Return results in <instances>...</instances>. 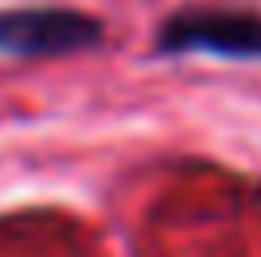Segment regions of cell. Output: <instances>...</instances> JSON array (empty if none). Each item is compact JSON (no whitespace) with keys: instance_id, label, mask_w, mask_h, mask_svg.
<instances>
[{"instance_id":"2","label":"cell","mask_w":261,"mask_h":257,"mask_svg":"<svg viewBox=\"0 0 261 257\" xmlns=\"http://www.w3.org/2000/svg\"><path fill=\"white\" fill-rule=\"evenodd\" d=\"M103 39V26L73 9H9L0 13V52L5 56H64Z\"/></svg>"},{"instance_id":"1","label":"cell","mask_w":261,"mask_h":257,"mask_svg":"<svg viewBox=\"0 0 261 257\" xmlns=\"http://www.w3.org/2000/svg\"><path fill=\"white\" fill-rule=\"evenodd\" d=\"M167 52H214L231 60H261V13L244 9H184L163 26Z\"/></svg>"}]
</instances>
